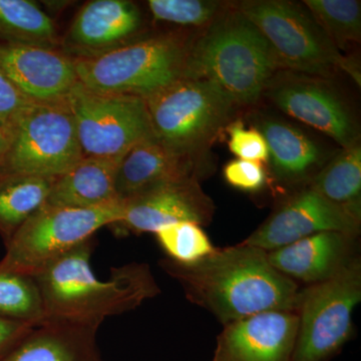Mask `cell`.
I'll use <instances>...</instances> for the list:
<instances>
[{
  "instance_id": "cell-5",
  "label": "cell",
  "mask_w": 361,
  "mask_h": 361,
  "mask_svg": "<svg viewBox=\"0 0 361 361\" xmlns=\"http://www.w3.org/2000/svg\"><path fill=\"white\" fill-rule=\"evenodd\" d=\"M237 9L270 44L280 68L329 77L336 68L360 85V71L336 45L304 4L287 0L243 1Z\"/></svg>"
},
{
  "instance_id": "cell-32",
  "label": "cell",
  "mask_w": 361,
  "mask_h": 361,
  "mask_svg": "<svg viewBox=\"0 0 361 361\" xmlns=\"http://www.w3.org/2000/svg\"><path fill=\"white\" fill-rule=\"evenodd\" d=\"M37 325L32 322L0 317V356L13 348Z\"/></svg>"
},
{
  "instance_id": "cell-11",
  "label": "cell",
  "mask_w": 361,
  "mask_h": 361,
  "mask_svg": "<svg viewBox=\"0 0 361 361\" xmlns=\"http://www.w3.org/2000/svg\"><path fill=\"white\" fill-rule=\"evenodd\" d=\"M360 221L310 187L289 197L242 243L270 252L320 232H341L357 238Z\"/></svg>"
},
{
  "instance_id": "cell-24",
  "label": "cell",
  "mask_w": 361,
  "mask_h": 361,
  "mask_svg": "<svg viewBox=\"0 0 361 361\" xmlns=\"http://www.w3.org/2000/svg\"><path fill=\"white\" fill-rule=\"evenodd\" d=\"M310 188L361 219V148L343 149L312 178Z\"/></svg>"
},
{
  "instance_id": "cell-29",
  "label": "cell",
  "mask_w": 361,
  "mask_h": 361,
  "mask_svg": "<svg viewBox=\"0 0 361 361\" xmlns=\"http://www.w3.org/2000/svg\"><path fill=\"white\" fill-rule=\"evenodd\" d=\"M229 140L228 146L233 155L238 157L240 160L268 163L269 149L264 135L255 128H246L240 121L230 123L225 128Z\"/></svg>"
},
{
  "instance_id": "cell-15",
  "label": "cell",
  "mask_w": 361,
  "mask_h": 361,
  "mask_svg": "<svg viewBox=\"0 0 361 361\" xmlns=\"http://www.w3.org/2000/svg\"><path fill=\"white\" fill-rule=\"evenodd\" d=\"M0 71L33 103L66 102L78 82L73 58L32 45L0 44Z\"/></svg>"
},
{
  "instance_id": "cell-22",
  "label": "cell",
  "mask_w": 361,
  "mask_h": 361,
  "mask_svg": "<svg viewBox=\"0 0 361 361\" xmlns=\"http://www.w3.org/2000/svg\"><path fill=\"white\" fill-rule=\"evenodd\" d=\"M56 178L0 173V237L4 245L47 204Z\"/></svg>"
},
{
  "instance_id": "cell-2",
  "label": "cell",
  "mask_w": 361,
  "mask_h": 361,
  "mask_svg": "<svg viewBox=\"0 0 361 361\" xmlns=\"http://www.w3.org/2000/svg\"><path fill=\"white\" fill-rule=\"evenodd\" d=\"M90 239L35 275L45 319L73 322H103L108 316L135 310L161 293L147 263H129L113 268L110 279L94 274Z\"/></svg>"
},
{
  "instance_id": "cell-7",
  "label": "cell",
  "mask_w": 361,
  "mask_h": 361,
  "mask_svg": "<svg viewBox=\"0 0 361 361\" xmlns=\"http://www.w3.org/2000/svg\"><path fill=\"white\" fill-rule=\"evenodd\" d=\"M123 201L80 209L45 204L6 244L0 272L35 276L47 265L122 218Z\"/></svg>"
},
{
  "instance_id": "cell-1",
  "label": "cell",
  "mask_w": 361,
  "mask_h": 361,
  "mask_svg": "<svg viewBox=\"0 0 361 361\" xmlns=\"http://www.w3.org/2000/svg\"><path fill=\"white\" fill-rule=\"evenodd\" d=\"M159 264L179 282L190 302L223 325L268 311H295L298 284L275 269L268 252L258 247L240 243L215 248L190 264L169 258Z\"/></svg>"
},
{
  "instance_id": "cell-12",
  "label": "cell",
  "mask_w": 361,
  "mask_h": 361,
  "mask_svg": "<svg viewBox=\"0 0 361 361\" xmlns=\"http://www.w3.org/2000/svg\"><path fill=\"white\" fill-rule=\"evenodd\" d=\"M123 216L109 227L116 234L156 233L179 222L207 226L212 222L215 206L196 178L154 188L123 201Z\"/></svg>"
},
{
  "instance_id": "cell-8",
  "label": "cell",
  "mask_w": 361,
  "mask_h": 361,
  "mask_svg": "<svg viewBox=\"0 0 361 361\" xmlns=\"http://www.w3.org/2000/svg\"><path fill=\"white\" fill-rule=\"evenodd\" d=\"M361 301V263L349 258L325 281L300 289L294 312L298 334L292 361H329L353 334V313Z\"/></svg>"
},
{
  "instance_id": "cell-31",
  "label": "cell",
  "mask_w": 361,
  "mask_h": 361,
  "mask_svg": "<svg viewBox=\"0 0 361 361\" xmlns=\"http://www.w3.org/2000/svg\"><path fill=\"white\" fill-rule=\"evenodd\" d=\"M33 102L0 71V126L11 128Z\"/></svg>"
},
{
  "instance_id": "cell-33",
  "label": "cell",
  "mask_w": 361,
  "mask_h": 361,
  "mask_svg": "<svg viewBox=\"0 0 361 361\" xmlns=\"http://www.w3.org/2000/svg\"><path fill=\"white\" fill-rule=\"evenodd\" d=\"M11 128L0 126V164H1L2 159H4L7 149H8L9 142H11Z\"/></svg>"
},
{
  "instance_id": "cell-19",
  "label": "cell",
  "mask_w": 361,
  "mask_h": 361,
  "mask_svg": "<svg viewBox=\"0 0 361 361\" xmlns=\"http://www.w3.org/2000/svg\"><path fill=\"white\" fill-rule=\"evenodd\" d=\"M356 237L341 232L316 233L268 252V260L282 274L315 284L336 274L349 258Z\"/></svg>"
},
{
  "instance_id": "cell-21",
  "label": "cell",
  "mask_w": 361,
  "mask_h": 361,
  "mask_svg": "<svg viewBox=\"0 0 361 361\" xmlns=\"http://www.w3.org/2000/svg\"><path fill=\"white\" fill-rule=\"evenodd\" d=\"M259 130L267 142L273 174L281 182L305 180L322 161L316 142L289 123L266 120Z\"/></svg>"
},
{
  "instance_id": "cell-10",
  "label": "cell",
  "mask_w": 361,
  "mask_h": 361,
  "mask_svg": "<svg viewBox=\"0 0 361 361\" xmlns=\"http://www.w3.org/2000/svg\"><path fill=\"white\" fill-rule=\"evenodd\" d=\"M66 102L75 118L82 157L123 158L135 145L154 137L142 97L101 94L78 82Z\"/></svg>"
},
{
  "instance_id": "cell-14",
  "label": "cell",
  "mask_w": 361,
  "mask_h": 361,
  "mask_svg": "<svg viewBox=\"0 0 361 361\" xmlns=\"http://www.w3.org/2000/svg\"><path fill=\"white\" fill-rule=\"evenodd\" d=\"M299 318L294 311H268L224 325L212 361H292Z\"/></svg>"
},
{
  "instance_id": "cell-6",
  "label": "cell",
  "mask_w": 361,
  "mask_h": 361,
  "mask_svg": "<svg viewBox=\"0 0 361 361\" xmlns=\"http://www.w3.org/2000/svg\"><path fill=\"white\" fill-rule=\"evenodd\" d=\"M154 137L196 157L229 125L234 104L212 82L180 77L145 99Z\"/></svg>"
},
{
  "instance_id": "cell-26",
  "label": "cell",
  "mask_w": 361,
  "mask_h": 361,
  "mask_svg": "<svg viewBox=\"0 0 361 361\" xmlns=\"http://www.w3.org/2000/svg\"><path fill=\"white\" fill-rule=\"evenodd\" d=\"M0 317L35 324L44 322V304L35 278L0 272Z\"/></svg>"
},
{
  "instance_id": "cell-28",
  "label": "cell",
  "mask_w": 361,
  "mask_h": 361,
  "mask_svg": "<svg viewBox=\"0 0 361 361\" xmlns=\"http://www.w3.org/2000/svg\"><path fill=\"white\" fill-rule=\"evenodd\" d=\"M148 6L156 20L180 25H210L222 13L221 2L207 0H149Z\"/></svg>"
},
{
  "instance_id": "cell-9",
  "label": "cell",
  "mask_w": 361,
  "mask_h": 361,
  "mask_svg": "<svg viewBox=\"0 0 361 361\" xmlns=\"http://www.w3.org/2000/svg\"><path fill=\"white\" fill-rule=\"evenodd\" d=\"M0 173L56 178L82 158L77 126L68 102L33 103L11 127Z\"/></svg>"
},
{
  "instance_id": "cell-25",
  "label": "cell",
  "mask_w": 361,
  "mask_h": 361,
  "mask_svg": "<svg viewBox=\"0 0 361 361\" xmlns=\"http://www.w3.org/2000/svg\"><path fill=\"white\" fill-rule=\"evenodd\" d=\"M303 4L339 51L351 42H360V1L305 0Z\"/></svg>"
},
{
  "instance_id": "cell-27",
  "label": "cell",
  "mask_w": 361,
  "mask_h": 361,
  "mask_svg": "<svg viewBox=\"0 0 361 361\" xmlns=\"http://www.w3.org/2000/svg\"><path fill=\"white\" fill-rule=\"evenodd\" d=\"M155 234L168 258L183 264L197 262L215 249L202 226L192 222L168 225Z\"/></svg>"
},
{
  "instance_id": "cell-16",
  "label": "cell",
  "mask_w": 361,
  "mask_h": 361,
  "mask_svg": "<svg viewBox=\"0 0 361 361\" xmlns=\"http://www.w3.org/2000/svg\"><path fill=\"white\" fill-rule=\"evenodd\" d=\"M202 175L196 159L182 155L155 137L135 145L123 157L116 178L118 200L126 201L154 188Z\"/></svg>"
},
{
  "instance_id": "cell-23",
  "label": "cell",
  "mask_w": 361,
  "mask_h": 361,
  "mask_svg": "<svg viewBox=\"0 0 361 361\" xmlns=\"http://www.w3.org/2000/svg\"><path fill=\"white\" fill-rule=\"evenodd\" d=\"M0 44L58 49L54 21L30 0H0Z\"/></svg>"
},
{
  "instance_id": "cell-3",
  "label": "cell",
  "mask_w": 361,
  "mask_h": 361,
  "mask_svg": "<svg viewBox=\"0 0 361 361\" xmlns=\"http://www.w3.org/2000/svg\"><path fill=\"white\" fill-rule=\"evenodd\" d=\"M279 68L262 33L236 9L221 13L189 45L182 77L208 80L245 106L257 102Z\"/></svg>"
},
{
  "instance_id": "cell-30",
  "label": "cell",
  "mask_w": 361,
  "mask_h": 361,
  "mask_svg": "<svg viewBox=\"0 0 361 361\" xmlns=\"http://www.w3.org/2000/svg\"><path fill=\"white\" fill-rule=\"evenodd\" d=\"M223 176L230 186L248 193L261 191L267 180L262 164L240 159L226 164Z\"/></svg>"
},
{
  "instance_id": "cell-17",
  "label": "cell",
  "mask_w": 361,
  "mask_h": 361,
  "mask_svg": "<svg viewBox=\"0 0 361 361\" xmlns=\"http://www.w3.org/2000/svg\"><path fill=\"white\" fill-rule=\"evenodd\" d=\"M101 324L45 319L0 361H104L97 342Z\"/></svg>"
},
{
  "instance_id": "cell-13",
  "label": "cell",
  "mask_w": 361,
  "mask_h": 361,
  "mask_svg": "<svg viewBox=\"0 0 361 361\" xmlns=\"http://www.w3.org/2000/svg\"><path fill=\"white\" fill-rule=\"evenodd\" d=\"M265 92L280 110L329 135L342 148L360 144V130L350 111L326 85L308 78H287L268 85Z\"/></svg>"
},
{
  "instance_id": "cell-4",
  "label": "cell",
  "mask_w": 361,
  "mask_h": 361,
  "mask_svg": "<svg viewBox=\"0 0 361 361\" xmlns=\"http://www.w3.org/2000/svg\"><path fill=\"white\" fill-rule=\"evenodd\" d=\"M189 42L166 33L92 56L73 58L78 82L101 94L146 99L182 77Z\"/></svg>"
},
{
  "instance_id": "cell-18",
  "label": "cell",
  "mask_w": 361,
  "mask_h": 361,
  "mask_svg": "<svg viewBox=\"0 0 361 361\" xmlns=\"http://www.w3.org/2000/svg\"><path fill=\"white\" fill-rule=\"evenodd\" d=\"M141 13L127 0H94L75 16L68 35L75 58L92 56L123 45L141 25Z\"/></svg>"
},
{
  "instance_id": "cell-20",
  "label": "cell",
  "mask_w": 361,
  "mask_h": 361,
  "mask_svg": "<svg viewBox=\"0 0 361 361\" xmlns=\"http://www.w3.org/2000/svg\"><path fill=\"white\" fill-rule=\"evenodd\" d=\"M122 159L82 157L56 178L47 205L89 209L121 201L116 197V178Z\"/></svg>"
}]
</instances>
